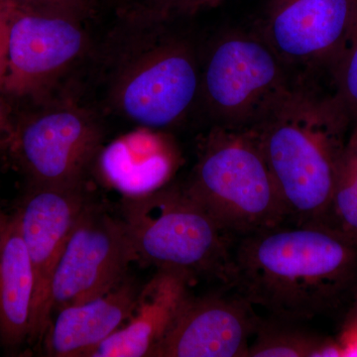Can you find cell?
<instances>
[{
    "instance_id": "3",
    "label": "cell",
    "mask_w": 357,
    "mask_h": 357,
    "mask_svg": "<svg viewBox=\"0 0 357 357\" xmlns=\"http://www.w3.org/2000/svg\"><path fill=\"white\" fill-rule=\"evenodd\" d=\"M170 20L135 8L128 36L115 52L110 105L141 128L176 126L199 98L201 63L191 40L168 29Z\"/></svg>"
},
{
    "instance_id": "2",
    "label": "cell",
    "mask_w": 357,
    "mask_h": 357,
    "mask_svg": "<svg viewBox=\"0 0 357 357\" xmlns=\"http://www.w3.org/2000/svg\"><path fill=\"white\" fill-rule=\"evenodd\" d=\"M354 121L335 93L294 86L251 129L273 177L287 222H323Z\"/></svg>"
},
{
    "instance_id": "9",
    "label": "cell",
    "mask_w": 357,
    "mask_h": 357,
    "mask_svg": "<svg viewBox=\"0 0 357 357\" xmlns=\"http://www.w3.org/2000/svg\"><path fill=\"white\" fill-rule=\"evenodd\" d=\"M88 44L82 20L15 7L0 91L41 105L48 102L54 86L83 57Z\"/></svg>"
},
{
    "instance_id": "26",
    "label": "cell",
    "mask_w": 357,
    "mask_h": 357,
    "mask_svg": "<svg viewBox=\"0 0 357 357\" xmlns=\"http://www.w3.org/2000/svg\"><path fill=\"white\" fill-rule=\"evenodd\" d=\"M357 319V310L356 314H354V319Z\"/></svg>"
},
{
    "instance_id": "14",
    "label": "cell",
    "mask_w": 357,
    "mask_h": 357,
    "mask_svg": "<svg viewBox=\"0 0 357 357\" xmlns=\"http://www.w3.org/2000/svg\"><path fill=\"white\" fill-rule=\"evenodd\" d=\"M139 291L128 276L109 292L58 310L44 337L48 356L89 357L126 323Z\"/></svg>"
},
{
    "instance_id": "11",
    "label": "cell",
    "mask_w": 357,
    "mask_h": 357,
    "mask_svg": "<svg viewBox=\"0 0 357 357\" xmlns=\"http://www.w3.org/2000/svg\"><path fill=\"white\" fill-rule=\"evenodd\" d=\"M356 6V0H268L260 35L287 67L330 72Z\"/></svg>"
},
{
    "instance_id": "1",
    "label": "cell",
    "mask_w": 357,
    "mask_h": 357,
    "mask_svg": "<svg viewBox=\"0 0 357 357\" xmlns=\"http://www.w3.org/2000/svg\"><path fill=\"white\" fill-rule=\"evenodd\" d=\"M357 281V245L335 230L285 222L237 237L229 287L273 318L304 321Z\"/></svg>"
},
{
    "instance_id": "5",
    "label": "cell",
    "mask_w": 357,
    "mask_h": 357,
    "mask_svg": "<svg viewBox=\"0 0 357 357\" xmlns=\"http://www.w3.org/2000/svg\"><path fill=\"white\" fill-rule=\"evenodd\" d=\"M183 185L236 238L287 222L253 129L213 126Z\"/></svg>"
},
{
    "instance_id": "10",
    "label": "cell",
    "mask_w": 357,
    "mask_h": 357,
    "mask_svg": "<svg viewBox=\"0 0 357 357\" xmlns=\"http://www.w3.org/2000/svg\"><path fill=\"white\" fill-rule=\"evenodd\" d=\"M89 203L86 183L30 184L13 213L34 272L29 344L41 340L50 325L49 300L54 271L77 218Z\"/></svg>"
},
{
    "instance_id": "22",
    "label": "cell",
    "mask_w": 357,
    "mask_h": 357,
    "mask_svg": "<svg viewBox=\"0 0 357 357\" xmlns=\"http://www.w3.org/2000/svg\"><path fill=\"white\" fill-rule=\"evenodd\" d=\"M15 6L7 0H0V89L3 84L8 63L9 39Z\"/></svg>"
},
{
    "instance_id": "21",
    "label": "cell",
    "mask_w": 357,
    "mask_h": 357,
    "mask_svg": "<svg viewBox=\"0 0 357 357\" xmlns=\"http://www.w3.org/2000/svg\"><path fill=\"white\" fill-rule=\"evenodd\" d=\"M16 8L82 20L88 10V0H7Z\"/></svg>"
},
{
    "instance_id": "15",
    "label": "cell",
    "mask_w": 357,
    "mask_h": 357,
    "mask_svg": "<svg viewBox=\"0 0 357 357\" xmlns=\"http://www.w3.org/2000/svg\"><path fill=\"white\" fill-rule=\"evenodd\" d=\"M142 128L102 147L98 157L103 178L123 198L158 191L169 184L177 166L172 145L153 129Z\"/></svg>"
},
{
    "instance_id": "23",
    "label": "cell",
    "mask_w": 357,
    "mask_h": 357,
    "mask_svg": "<svg viewBox=\"0 0 357 357\" xmlns=\"http://www.w3.org/2000/svg\"><path fill=\"white\" fill-rule=\"evenodd\" d=\"M0 93H2L0 91ZM15 121L11 116L8 105L0 95V154L9 153L13 143Z\"/></svg>"
},
{
    "instance_id": "4",
    "label": "cell",
    "mask_w": 357,
    "mask_h": 357,
    "mask_svg": "<svg viewBox=\"0 0 357 357\" xmlns=\"http://www.w3.org/2000/svg\"><path fill=\"white\" fill-rule=\"evenodd\" d=\"M121 220L136 261L156 269L180 270L229 287L236 237L222 229L183 185L123 198Z\"/></svg>"
},
{
    "instance_id": "8",
    "label": "cell",
    "mask_w": 357,
    "mask_h": 357,
    "mask_svg": "<svg viewBox=\"0 0 357 357\" xmlns=\"http://www.w3.org/2000/svg\"><path fill=\"white\" fill-rule=\"evenodd\" d=\"M134 261L135 251L121 218L89 202L54 271L49 300L52 316L116 287Z\"/></svg>"
},
{
    "instance_id": "18",
    "label": "cell",
    "mask_w": 357,
    "mask_h": 357,
    "mask_svg": "<svg viewBox=\"0 0 357 357\" xmlns=\"http://www.w3.org/2000/svg\"><path fill=\"white\" fill-rule=\"evenodd\" d=\"M357 245V122L338 164L332 201L321 225Z\"/></svg>"
},
{
    "instance_id": "16",
    "label": "cell",
    "mask_w": 357,
    "mask_h": 357,
    "mask_svg": "<svg viewBox=\"0 0 357 357\" xmlns=\"http://www.w3.org/2000/svg\"><path fill=\"white\" fill-rule=\"evenodd\" d=\"M34 272L14 215L0 239V342L9 349L29 342Z\"/></svg>"
},
{
    "instance_id": "24",
    "label": "cell",
    "mask_w": 357,
    "mask_h": 357,
    "mask_svg": "<svg viewBox=\"0 0 357 357\" xmlns=\"http://www.w3.org/2000/svg\"><path fill=\"white\" fill-rule=\"evenodd\" d=\"M344 356H357V319H351L340 344Z\"/></svg>"
},
{
    "instance_id": "6",
    "label": "cell",
    "mask_w": 357,
    "mask_h": 357,
    "mask_svg": "<svg viewBox=\"0 0 357 357\" xmlns=\"http://www.w3.org/2000/svg\"><path fill=\"white\" fill-rule=\"evenodd\" d=\"M294 84L288 67L261 35H222L201 63L199 98L213 126L252 128Z\"/></svg>"
},
{
    "instance_id": "17",
    "label": "cell",
    "mask_w": 357,
    "mask_h": 357,
    "mask_svg": "<svg viewBox=\"0 0 357 357\" xmlns=\"http://www.w3.org/2000/svg\"><path fill=\"white\" fill-rule=\"evenodd\" d=\"M299 324L273 317L260 319L248 357L344 356L340 344L319 337Z\"/></svg>"
},
{
    "instance_id": "19",
    "label": "cell",
    "mask_w": 357,
    "mask_h": 357,
    "mask_svg": "<svg viewBox=\"0 0 357 357\" xmlns=\"http://www.w3.org/2000/svg\"><path fill=\"white\" fill-rule=\"evenodd\" d=\"M333 93L357 122V0L351 27L344 45L330 70Z\"/></svg>"
},
{
    "instance_id": "7",
    "label": "cell",
    "mask_w": 357,
    "mask_h": 357,
    "mask_svg": "<svg viewBox=\"0 0 357 357\" xmlns=\"http://www.w3.org/2000/svg\"><path fill=\"white\" fill-rule=\"evenodd\" d=\"M102 145L95 115L73 102H49L15 121L9 153L30 184L76 185L84 183Z\"/></svg>"
},
{
    "instance_id": "25",
    "label": "cell",
    "mask_w": 357,
    "mask_h": 357,
    "mask_svg": "<svg viewBox=\"0 0 357 357\" xmlns=\"http://www.w3.org/2000/svg\"><path fill=\"white\" fill-rule=\"evenodd\" d=\"M9 218H10V215H6L3 211L0 210V239H1L2 234H3L4 230L6 229Z\"/></svg>"
},
{
    "instance_id": "13",
    "label": "cell",
    "mask_w": 357,
    "mask_h": 357,
    "mask_svg": "<svg viewBox=\"0 0 357 357\" xmlns=\"http://www.w3.org/2000/svg\"><path fill=\"white\" fill-rule=\"evenodd\" d=\"M195 281L180 270L157 269L140 288L126 323L89 357L151 356L191 297Z\"/></svg>"
},
{
    "instance_id": "12",
    "label": "cell",
    "mask_w": 357,
    "mask_h": 357,
    "mask_svg": "<svg viewBox=\"0 0 357 357\" xmlns=\"http://www.w3.org/2000/svg\"><path fill=\"white\" fill-rule=\"evenodd\" d=\"M260 319L234 289L192 294L151 357H248Z\"/></svg>"
},
{
    "instance_id": "20",
    "label": "cell",
    "mask_w": 357,
    "mask_h": 357,
    "mask_svg": "<svg viewBox=\"0 0 357 357\" xmlns=\"http://www.w3.org/2000/svg\"><path fill=\"white\" fill-rule=\"evenodd\" d=\"M225 1L227 0H145V3L137 8L171 21L215 8Z\"/></svg>"
}]
</instances>
